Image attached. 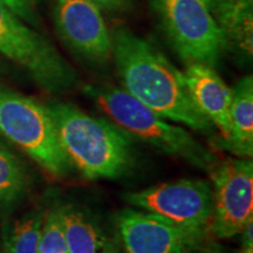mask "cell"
I'll return each instance as SVG.
<instances>
[{
  "mask_svg": "<svg viewBox=\"0 0 253 253\" xmlns=\"http://www.w3.org/2000/svg\"><path fill=\"white\" fill-rule=\"evenodd\" d=\"M112 40L123 89L163 119L212 134L214 126L195 106L183 73L166 56L125 27L116 28Z\"/></svg>",
  "mask_w": 253,
  "mask_h": 253,
  "instance_id": "6da1fadb",
  "label": "cell"
},
{
  "mask_svg": "<svg viewBox=\"0 0 253 253\" xmlns=\"http://www.w3.org/2000/svg\"><path fill=\"white\" fill-rule=\"evenodd\" d=\"M48 107L63 154L88 179L118 178L132 163L130 136L104 119L94 118L69 103Z\"/></svg>",
  "mask_w": 253,
  "mask_h": 253,
  "instance_id": "7a4b0ae2",
  "label": "cell"
},
{
  "mask_svg": "<svg viewBox=\"0 0 253 253\" xmlns=\"http://www.w3.org/2000/svg\"><path fill=\"white\" fill-rule=\"evenodd\" d=\"M84 90L113 123L129 136L201 169L212 170L218 164L216 156L199 144L184 128L168 123L166 119L125 89L104 84L87 86Z\"/></svg>",
  "mask_w": 253,
  "mask_h": 253,
  "instance_id": "3957f363",
  "label": "cell"
},
{
  "mask_svg": "<svg viewBox=\"0 0 253 253\" xmlns=\"http://www.w3.org/2000/svg\"><path fill=\"white\" fill-rule=\"evenodd\" d=\"M0 132L50 175L62 177L71 164L60 145L48 107L0 87Z\"/></svg>",
  "mask_w": 253,
  "mask_h": 253,
  "instance_id": "277c9868",
  "label": "cell"
},
{
  "mask_svg": "<svg viewBox=\"0 0 253 253\" xmlns=\"http://www.w3.org/2000/svg\"><path fill=\"white\" fill-rule=\"evenodd\" d=\"M0 54L30 73L50 93L74 86L77 73L46 38L38 33L0 2Z\"/></svg>",
  "mask_w": 253,
  "mask_h": 253,
  "instance_id": "5b68a950",
  "label": "cell"
},
{
  "mask_svg": "<svg viewBox=\"0 0 253 253\" xmlns=\"http://www.w3.org/2000/svg\"><path fill=\"white\" fill-rule=\"evenodd\" d=\"M156 7L178 55L213 67L227 43L210 8L202 0H156Z\"/></svg>",
  "mask_w": 253,
  "mask_h": 253,
  "instance_id": "8992f818",
  "label": "cell"
},
{
  "mask_svg": "<svg viewBox=\"0 0 253 253\" xmlns=\"http://www.w3.org/2000/svg\"><path fill=\"white\" fill-rule=\"evenodd\" d=\"M132 207L164 218L202 239L210 226L213 209L212 186L201 179H181L150 186L125 196Z\"/></svg>",
  "mask_w": 253,
  "mask_h": 253,
  "instance_id": "52a82bcc",
  "label": "cell"
},
{
  "mask_svg": "<svg viewBox=\"0 0 253 253\" xmlns=\"http://www.w3.org/2000/svg\"><path fill=\"white\" fill-rule=\"evenodd\" d=\"M211 171V231L217 238H232L253 221V163L249 158H227Z\"/></svg>",
  "mask_w": 253,
  "mask_h": 253,
  "instance_id": "ba28073f",
  "label": "cell"
},
{
  "mask_svg": "<svg viewBox=\"0 0 253 253\" xmlns=\"http://www.w3.org/2000/svg\"><path fill=\"white\" fill-rule=\"evenodd\" d=\"M54 23L60 39L91 63L113 56V40L101 9L90 0H56Z\"/></svg>",
  "mask_w": 253,
  "mask_h": 253,
  "instance_id": "9c48e42d",
  "label": "cell"
},
{
  "mask_svg": "<svg viewBox=\"0 0 253 253\" xmlns=\"http://www.w3.org/2000/svg\"><path fill=\"white\" fill-rule=\"evenodd\" d=\"M116 221L126 253H190L201 242L148 211L125 210L119 213Z\"/></svg>",
  "mask_w": 253,
  "mask_h": 253,
  "instance_id": "30bf717a",
  "label": "cell"
},
{
  "mask_svg": "<svg viewBox=\"0 0 253 253\" xmlns=\"http://www.w3.org/2000/svg\"><path fill=\"white\" fill-rule=\"evenodd\" d=\"M183 75L195 106L219 130L221 141L227 140L231 131L232 89L213 67L203 63H189Z\"/></svg>",
  "mask_w": 253,
  "mask_h": 253,
  "instance_id": "8fae6325",
  "label": "cell"
},
{
  "mask_svg": "<svg viewBox=\"0 0 253 253\" xmlns=\"http://www.w3.org/2000/svg\"><path fill=\"white\" fill-rule=\"evenodd\" d=\"M221 147L240 158L253 155V79L245 77L232 88L231 131Z\"/></svg>",
  "mask_w": 253,
  "mask_h": 253,
  "instance_id": "7c38bea8",
  "label": "cell"
},
{
  "mask_svg": "<svg viewBox=\"0 0 253 253\" xmlns=\"http://www.w3.org/2000/svg\"><path fill=\"white\" fill-rule=\"evenodd\" d=\"M60 209L68 253H114L115 248L96 220L81 209Z\"/></svg>",
  "mask_w": 253,
  "mask_h": 253,
  "instance_id": "4fadbf2b",
  "label": "cell"
},
{
  "mask_svg": "<svg viewBox=\"0 0 253 253\" xmlns=\"http://www.w3.org/2000/svg\"><path fill=\"white\" fill-rule=\"evenodd\" d=\"M217 24L240 53L252 55V1L251 0H214L212 7Z\"/></svg>",
  "mask_w": 253,
  "mask_h": 253,
  "instance_id": "5bb4252c",
  "label": "cell"
},
{
  "mask_svg": "<svg viewBox=\"0 0 253 253\" xmlns=\"http://www.w3.org/2000/svg\"><path fill=\"white\" fill-rule=\"evenodd\" d=\"M28 177L21 161L0 143V209L20 201L27 191Z\"/></svg>",
  "mask_w": 253,
  "mask_h": 253,
  "instance_id": "9a60e30c",
  "label": "cell"
},
{
  "mask_svg": "<svg viewBox=\"0 0 253 253\" xmlns=\"http://www.w3.org/2000/svg\"><path fill=\"white\" fill-rule=\"evenodd\" d=\"M42 212L32 211L6 227L4 253H39Z\"/></svg>",
  "mask_w": 253,
  "mask_h": 253,
  "instance_id": "2e32d148",
  "label": "cell"
},
{
  "mask_svg": "<svg viewBox=\"0 0 253 253\" xmlns=\"http://www.w3.org/2000/svg\"><path fill=\"white\" fill-rule=\"evenodd\" d=\"M39 253H68L60 209H54L43 218Z\"/></svg>",
  "mask_w": 253,
  "mask_h": 253,
  "instance_id": "e0dca14e",
  "label": "cell"
},
{
  "mask_svg": "<svg viewBox=\"0 0 253 253\" xmlns=\"http://www.w3.org/2000/svg\"><path fill=\"white\" fill-rule=\"evenodd\" d=\"M5 7L26 23L38 26V2L39 0H0Z\"/></svg>",
  "mask_w": 253,
  "mask_h": 253,
  "instance_id": "ac0fdd59",
  "label": "cell"
},
{
  "mask_svg": "<svg viewBox=\"0 0 253 253\" xmlns=\"http://www.w3.org/2000/svg\"><path fill=\"white\" fill-rule=\"evenodd\" d=\"M100 9L106 11H120V9L126 7L130 0H90Z\"/></svg>",
  "mask_w": 253,
  "mask_h": 253,
  "instance_id": "d6986e66",
  "label": "cell"
},
{
  "mask_svg": "<svg viewBox=\"0 0 253 253\" xmlns=\"http://www.w3.org/2000/svg\"><path fill=\"white\" fill-rule=\"evenodd\" d=\"M252 223H249L245 229L242 231L243 235V252L242 253H252L253 251V236H252Z\"/></svg>",
  "mask_w": 253,
  "mask_h": 253,
  "instance_id": "ffe728a7",
  "label": "cell"
},
{
  "mask_svg": "<svg viewBox=\"0 0 253 253\" xmlns=\"http://www.w3.org/2000/svg\"><path fill=\"white\" fill-rule=\"evenodd\" d=\"M202 1H203L204 4L208 6L209 8H211V7H212V5H213V1H214V0H202Z\"/></svg>",
  "mask_w": 253,
  "mask_h": 253,
  "instance_id": "44dd1931",
  "label": "cell"
},
{
  "mask_svg": "<svg viewBox=\"0 0 253 253\" xmlns=\"http://www.w3.org/2000/svg\"><path fill=\"white\" fill-rule=\"evenodd\" d=\"M0 253H4V252H2V250H1V251H0Z\"/></svg>",
  "mask_w": 253,
  "mask_h": 253,
  "instance_id": "7402d4cb",
  "label": "cell"
},
{
  "mask_svg": "<svg viewBox=\"0 0 253 253\" xmlns=\"http://www.w3.org/2000/svg\"><path fill=\"white\" fill-rule=\"evenodd\" d=\"M114 253H118V252H114Z\"/></svg>",
  "mask_w": 253,
  "mask_h": 253,
  "instance_id": "603a6c76",
  "label": "cell"
}]
</instances>
